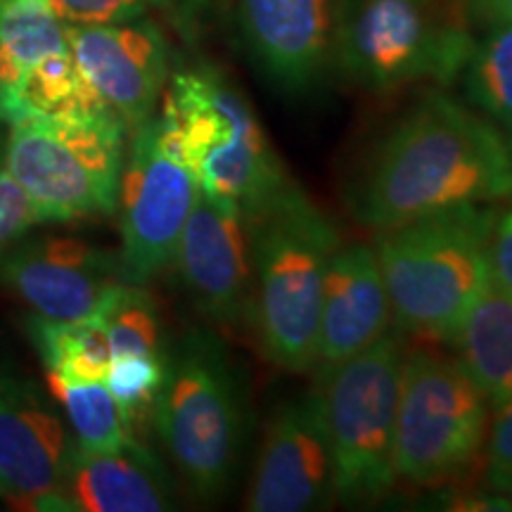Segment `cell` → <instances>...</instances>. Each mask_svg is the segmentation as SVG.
Instances as JSON below:
<instances>
[{
  "mask_svg": "<svg viewBox=\"0 0 512 512\" xmlns=\"http://www.w3.org/2000/svg\"><path fill=\"white\" fill-rule=\"evenodd\" d=\"M512 195V147L491 119L432 91L370 152L351 192L363 226L387 230Z\"/></svg>",
  "mask_w": 512,
  "mask_h": 512,
  "instance_id": "6da1fadb",
  "label": "cell"
},
{
  "mask_svg": "<svg viewBox=\"0 0 512 512\" xmlns=\"http://www.w3.org/2000/svg\"><path fill=\"white\" fill-rule=\"evenodd\" d=\"M252 226V313L268 363L309 373L316 363L318 318L332 254L342 245L335 221L285 181L247 216Z\"/></svg>",
  "mask_w": 512,
  "mask_h": 512,
  "instance_id": "7a4b0ae2",
  "label": "cell"
},
{
  "mask_svg": "<svg viewBox=\"0 0 512 512\" xmlns=\"http://www.w3.org/2000/svg\"><path fill=\"white\" fill-rule=\"evenodd\" d=\"M496 214L482 204L377 230L375 256L396 330L451 344L491 278Z\"/></svg>",
  "mask_w": 512,
  "mask_h": 512,
  "instance_id": "3957f363",
  "label": "cell"
},
{
  "mask_svg": "<svg viewBox=\"0 0 512 512\" xmlns=\"http://www.w3.org/2000/svg\"><path fill=\"white\" fill-rule=\"evenodd\" d=\"M475 46L458 0H335L332 64L356 86L458 81Z\"/></svg>",
  "mask_w": 512,
  "mask_h": 512,
  "instance_id": "277c9868",
  "label": "cell"
},
{
  "mask_svg": "<svg viewBox=\"0 0 512 512\" xmlns=\"http://www.w3.org/2000/svg\"><path fill=\"white\" fill-rule=\"evenodd\" d=\"M159 439L192 494L214 501L233 482L245 444V403L226 347L192 330L174 354L152 408Z\"/></svg>",
  "mask_w": 512,
  "mask_h": 512,
  "instance_id": "5b68a950",
  "label": "cell"
},
{
  "mask_svg": "<svg viewBox=\"0 0 512 512\" xmlns=\"http://www.w3.org/2000/svg\"><path fill=\"white\" fill-rule=\"evenodd\" d=\"M162 100L202 195L249 216L287 181L245 95L216 69L174 74Z\"/></svg>",
  "mask_w": 512,
  "mask_h": 512,
  "instance_id": "8992f818",
  "label": "cell"
},
{
  "mask_svg": "<svg viewBox=\"0 0 512 512\" xmlns=\"http://www.w3.org/2000/svg\"><path fill=\"white\" fill-rule=\"evenodd\" d=\"M126 133L112 112L17 114L8 121L5 171L27 190L43 221L110 216L119 204Z\"/></svg>",
  "mask_w": 512,
  "mask_h": 512,
  "instance_id": "52a82bcc",
  "label": "cell"
},
{
  "mask_svg": "<svg viewBox=\"0 0 512 512\" xmlns=\"http://www.w3.org/2000/svg\"><path fill=\"white\" fill-rule=\"evenodd\" d=\"M406 349L396 335H382L330 373L318 377L325 432L332 453L335 498L375 503L392 491L394 430Z\"/></svg>",
  "mask_w": 512,
  "mask_h": 512,
  "instance_id": "ba28073f",
  "label": "cell"
},
{
  "mask_svg": "<svg viewBox=\"0 0 512 512\" xmlns=\"http://www.w3.org/2000/svg\"><path fill=\"white\" fill-rule=\"evenodd\" d=\"M486 399L458 358L413 351L401 368L394 475L434 484L458 475L482 448Z\"/></svg>",
  "mask_w": 512,
  "mask_h": 512,
  "instance_id": "9c48e42d",
  "label": "cell"
},
{
  "mask_svg": "<svg viewBox=\"0 0 512 512\" xmlns=\"http://www.w3.org/2000/svg\"><path fill=\"white\" fill-rule=\"evenodd\" d=\"M197 188L176 126L162 112L131 131L119 185L121 280L147 285L174 264Z\"/></svg>",
  "mask_w": 512,
  "mask_h": 512,
  "instance_id": "30bf717a",
  "label": "cell"
},
{
  "mask_svg": "<svg viewBox=\"0 0 512 512\" xmlns=\"http://www.w3.org/2000/svg\"><path fill=\"white\" fill-rule=\"evenodd\" d=\"M174 266L192 304L219 325H240L252 313V226L240 207L197 195Z\"/></svg>",
  "mask_w": 512,
  "mask_h": 512,
  "instance_id": "8fae6325",
  "label": "cell"
},
{
  "mask_svg": "<svg viewBox=\"0 0 512 512\" xmlns=\"http://www.w3.org/2000/svg\"><path fill=\"white\" fill-rule=\"evenodd\" d=\"M67 27V24H64ZM76 67L102 105L128 128L145 124L169 83V41L150 19L67 27Z\"/></svg>",
  "mask_w": 512,
  "mask_h": 512,
  "instance_id": "7c38bea8",
  "label": "cell"
},
{
  "mask_svg": "<svg viewBox=\"0 0 512 512\" xmlns=\"http://www.w3.org/2000/svg\"><path fill=\"white\" fill-rule=\"evenodd\" d=\"M335 498L332 453L316 389L285 401L261 439L245 508L252 512H306Z\"/></svg>",
  "mask_w": 512,
  "mask_h": 512,
  "instance_id": "4fadbf2b",
  "label": "cell"
},
{
  "mask_svg": "<svg viewBox=\"0 0 512 512\" xmlns=\"http://www.w3.org/2000/svg\"><path fill=\"white\" fill-rule=\"evenodd\" d=\"M121 283L119 254L76 238L24 240L0 252V285L48 320L93 316Z\"/></svg>",
  "mask_w": 512,
  "mask_h": 512,
  "instance_id": "5bb4252c",
  "label": "cell"
},
{
  "mask_svg": "<svg viewBox=\"0 0 512 512\" xmlns=\"http://www.w3.org/2000/svg\"><path fill=\"white\" fill-rule=\"evenodd\" d=\"M72 446L34 384L0 373V496L22 510H72L64 496Z\"/></svg>",
  "mask_w": 512,
  "mask_h": 512,
  "instance_id": "9a60e30c",
  "label": "cell"
},
{
  "mask_svg": "<svg viewBox=\"0 0 512 512\" xmlns=\"http://www.w3.org/2000/svg\"><path fill=\"white\" fill-rule=\"evenodd\" d=\"M335 0H235L238 29L256 72L275 91L311 93L332 64Z\"/></svg>",
  "mask_w": 512,
  "mask_h": 512,
  "instance_id": "2e32d148",
  "label": "cell"
},
{
  "mask_svg": "<svg viewBox=\"0 0 512 512\" xmlns=\"http://www.w3.org/2000/svg\"><path fill=\"white\" fill-rule=\"evenodd\" d=\"M392 323V306L377 264L375 249L368 245H339L332 254L323 285L316 342V377L358 351L368 349Z\"/></svg>",
  "mask_w": 512,
  "mask_h": 512,
  "instance_id": "e0dca14e",
  "label": "cell"
},
{
  "mask_svg": "<svg viewBox=\"0 0 512 512\" xmlns=\"http://www.w3.org/2000/svg\"><path fill=\"white\" fill-rule=\"evenodd\" d=\"M64 496L69 508L83 512H162L171 508V482L155 453L133 437L105 453L74 444Z\"/></svg>",
  "mask_w": 512,
  "mask_h": 512,
  "instance_id": "ac0fdd59",
  "label": "cell"
},
{
  "mask_svg": "<svg viewBox=\"0 0 512 512\" xmlns=\"http://www.w3.org/2000/svg\"><path fill=\"white\" fill-rule=\"evenodd\" d=\"M458 363L482 389L486 403L501 406L512 396V294L494 278L451 339Z\"/></svg>",
  "mask_w": 512,
  "mask_h": 512,
  "instance_id": "d6986e66",
  "label": "cell"
},
{
  "mask_svg": "<svg viewBox=\"0 0 512 512\" xmlns=\"http://www.w3.org/2000/svg\"><path fill=\"white\" fill-rule=\"evenodd\" d=\"M67 48V27L48 0H0V95L38 62Z\"/></svg>",
  "mask_w": 512,
  "mask_h": 512,
  "instance_id": "ffe728a7",
  "label": "cell"
},
{
  "mask_svg": "<svg viewBox=\"0 0 512 512\" xmlns=\"http://www.w3.org/2000/svg\"><path fill=\"white\" fill-rule=\"evenodd\" d=\"M29 335L48 373L76 382H100L112 366L110 337L100 313L79 320L34 316Z\"/></svg>",
  "mask_w": 512,
  "mask_h": 512,
  "instance_id": "44dd1931",
  "label": "cell"
},
{
  "mask_svg": "<svg viewBox=\"0 0 512 512\" xmlns=\"http://www.w3.org/2000/svg\"><path fill=\"white\" fill-rule=\"evenodd\" d=\"M48 389L72 425L81 451L105 453L124 446L133 432L105 382H76L48 373Z\"/></svg>",
  "mask_w": 512,
  "mask_h": 512,
  "instance_id": "7402d4cb",
  "label": "cell"
},
{
  "mask_svg": "<svg viewBox=\"0 0 512 512\" xmlns=\"http://www.w3.org/2000/svg\"><path fill=\"white\" fill-rule=\"evenodd\" d=\"M458 79L467 100L486 119L512 133V22L475 38Z\"/></svg>",
  "mask_w": 512,
  "mask_h": 512,
  "instance_id": "603a6c76",
  "label": "cell"
},
{
  "mask_svg": "<svg viewBox=\"0 0 512 512\" xmlns=\"http://www.w3.org/2000/svg\"><path fill=\"white\" fill-rule=\"evenodd\" d=\"M98 313L105 318L112 358L166 354L162 318H159L155 299L143 290V285H117Z\"/></svg>",
  "mask_w": 512,
  "mask_h": 512,
  "instance_id": "cb8c5ba5",
  "label": "cell"
},
{
  "mask_svg": "<svg viewBox=\"0 0 512 512\" xmlns=\"http://www.w3.org/2000/svg\"><path fill=\"white\" fill-rule=\"evenodd\" d=\"M166 377V354L164 356H117L112 358V366L105 375V387L117 401V406L124 413L128 430L133 432V425L143 420L147 413H152Z\"/></svg>",
  "mask_w": 512,
  "mask_h": 512,
  "instance_id": "d4e9b609",
  "label": "cell"
},
{
  "mask_svg": "<svg viewBox=\"0 0 512 512\" xmlns=\"http://www.w3.org/2000/svg\"><path fill=\"white\" fill-rule=\"evenodd\" d=\"M48 5L67 27H98L143 19L155 8H169L171 0H48Z\"/></svg>",
  "mask_w": 512,
  "mask_h": 512,
  "instance_id": "484cf974",
  "label": "cell"
},
{
  "mask_svg": "<svg viewBox=\"0 0 512 512\" xmlns=\"http://www.w3.org/2000/svg\"><path fill=\"white\" fill-rule=\"evenodd\" d=\"M38 223H43V216L27 190L8 171H0V252L15 245Z\"/></svg>",
  "mask_w": 512,
  "mask_h": 512,
  "instance_id": "4316f807",
  "label": "cell"
},
{
  "mask_svg": "<svg viewBox=\"0 0 512 512\" xmlns=\"http://www.w3.org/2000/svg\"><path fill=\"white\" fill-rule=\"evenodd\" d=\"M486 479L491 489L512 494V396L496 406L486 444Z\"/></svg>",
  "mask_w": 512,
  "mask_h": 512,
  "instance_id": "83f0119b",
  "label": "cell"
},
{
  "mask_svg": "<svg viewBox=\"0 0 512 512\" xmlns=\"http://www.w3.org/2000/svg\"><path fill=\"white\" fill-rule=\"evenodd\" d=\"M169 8L176 12L185 34L195 36L197 31L221 22L230 8H235V0H171Z\"/></svg>",
  "mask_w": 512,
  "mask_h": 512,
  "instance_id": "f1b7e54d",
  "label": "cell"
},
{
  "mask_svg": "<svg viewBox=\"0 0 512 512\" xmlns=\"http://www.w3.org/2000/svg\"><path fill=\"white\" fill-rule=\"evenodd\" d=\"M491 278L512 294V209L505 211L491 235Z\"/></svg>",
  "mask_w": 512,
  "mask_h": 512,
  "instance_id": "f546056e",
  "label": "cell"
},
{
  "mask_svg": "<svg viewBox=\"0 0 512 512\" xmlns=\"http://www.w3.org/2000/svg\"><path fill=\"white\" fill-rule=\"evenodd\" d=\"M470 29H494L512 22V0H458Z\"/></svg>",
  "mask_w": 512,
  "mask_h": 512,
  "instance_id": "4dcf8cb0",
  "label": "cell"
},
{
  "mask_svg": "<svg viewBox=\"0 0 512 512\" xmlns=\"http://www.w3.org/2000/svg\"><path fill=\"white\" fill-rule=\"evenodd\" d=\"M5 147H8V121L0 117V171L5 169Z\"/></svg>",
  "mask_w": 512,
  "mask_h": 512,
  "instance_id": "1f68e13d",
  "label": "cell"
}]
</instances>
